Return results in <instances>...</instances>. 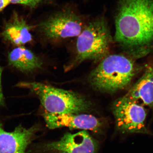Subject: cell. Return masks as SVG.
<instances>
[{"instance_id": "1", "label": "cell", "mask_w": 153, "mask_h": 153, "mask_svg": "<svg viewBox=\"0 0 153 153\" xmlns=\"http://www.w3.org/2000/svg\"><path fill=\"white\" fill-rule=\"evenodd\" d=\"M114 40L127 50L153 44V0H118Z\"/></svg>"}, {"instance_id": "2", "label": "cell", "mask_w": 153, "mask_h": 153, "mask_svg": "<svg viewBox=\"0 0 153 153\" xmlns=\"http://www.w3.org/2000/svg\"><path fill=\"white\" fill-rule=\"evenodd\" d=\"M18 87L27 88L38 97L46 115L79 114L90 107L89 102L77 93L36 82H22Z\"/></svg>"}, {"instance_id": "3", "label": "cell", "mask_w": 153, "mask_h": 153, "mask_svg": "<svg viewBox=\"0 0 153 153\" xmlns=\"http://www.w3.org/2000/svg\"><path fill=\"white\" fill-rule=\"evenodd\" d=\"M89 74L88 81L96 90L113 93L126 87L134 75L132 60L123 55H107Z\"/></svg>"}, {"instance_id": "4", "label": "cell", "mask_w": 153, "mask_h": 153, "mask_svg": "<svg viewBox=\"0 0 153 153\" xmlns=\"http://www.w3.org/2000/svg\"><path fill=\"white\" fill-rule=\"evenodd\" d=\"M105 12L89 19L77 36L74 61L77 64L88 60L98 61L107 56L113 38Z\"/></svg>"}, {"instance_id": "5", "label": "cell", "mask_w": 153, "mask_h": 153, "mask_svg": "<svg viewBox=\"0 0 153 153\" xmlns=\"http://www.w3.org/2000/svg\"><path fill=\"white\" fill-rule=\"evenodd\" d=\"M90 19L82 14L75 4H65L38 26L40 33L50 41L77 37Z\"/></svg>"}, {"instance_id": "6", "label": "cell", "mask_w": 153, "mask_h": 153, "mask_svg": "<svg viewBox=\"0 0 153 153\" xmlns=\"http://www.w3.org/2000/svg\"><path fill=\"white\" fill-rule=\"evenodd\" d=\"M112 109L117 127L123 133L153 135L146 125L147 113L143 105L125 95L114 102Z\"/></svg>"}, {"instance_id": "7", "label": "cell", "mask_w": 153, "mask_h": 153, "mask_svg": "<svg viewBox=\"0 0 153 153\" xmlns=\"http://www.w3.org/2000/svg\"><path fill=\"white\" fill-rule=\"evenodd\" d=\"M98 145L86 131L67 133L57 141L44 143L37 146L38 153H96Z\"/></svg>"}, {"instance_id": "8", "label": "cell", "mask_w": 153, "mask_h": 153, "mask_svg": "<svg viewBox=\"0 0 153 153\" xmlns=\"http://www.w3.org/2000/svg\"><path fill=\"white\" fill-rule=\"evenodd\" d=\"M39 129L38 125L29 128L20 125L13 131H7L0 122V153H26Z\"/></svg>"}, {"instance_id": "9", "label": "cell", "mask_w": 153, "mask_h": 153, "mask_svg": "<svg viewBox=\"0 0 153 153\" xmlns=\"http://www.w3.org/2000/svg\"><path fill=\"white\" fill-rule=\"evenodd\" d=\"M46 125L50 129L66 127L71 128L99 131L101 122L93 115L79 114H63L43 116Z\"/></svg>"}, {"instance_id": "10", "label": "cell", "mask_w": 153, "mask_h": 153, "mask_svg": "<svg viewBox=\"0 0 153 153\" xmlns=\"http://www.w3.org/2000/svg\"><path fill=\"white\" fill-rule=\"evenodd\" d=\"M32 28L25 19L15 13L11 21L6 24L1 35L4 40L16 47L24 46L33 41Z\"/></svg>"}, {"instance_id": "11", "label": "cell", "mask_w": 153, "mask_h": 153, "mask_svg": "<svg viewBox=\"0 0 153 153\" xmlns=\"http://www.w3.org/2000/svg\"><path fill=\"white\" fill-rule=\"evenodd\" d=\"M7 61L11 67L27 74L38 71L43 66L41 57L24 46L16 47L9 52Z\"/></svg>"}, {"instance_id": "12", "label": "cell", "mask_w": 153, "mask_h": 153, "mask_svg": "<svg viewBox=\"0 0 153 153\" xmlns=\"http://www.w3.org/2000/svg\"><path fill=\"white\" fill-rule=\"evenodd\" d=\"M126 95L141 104L153 108V66L146 69Z\"/></svg>"}, {"instance_id": "13", "label": "cell", "mask_w": 153, "mask_h": 153, "mask_svg": "<svg viewBox=\"0 0 153 153\" xmlns=\"http://www.w3.org/2000/svg\"><path fill=\"white\" fill-rule=\"evenodd\" d=\"M42 1V0H10V3L12 4L25 5L31 7H35Z\"/></svg>"}, {"instance_id": "14", "label": "cell", "mask_w": 153, "mask_h": 153, "mask_svg": "<svg viewBox=\"0 0 153 153\" xmlns=\"http://www.w3.org/2000/svg\"><path fill=\"white\" fill-rule=\"evenodd\" d=\"M2 73V68L0 65V106H4L5 105L4 98L3 93L1 85V76Z\"/></svg>"}, {"instance_id": "15", "label": "cell", "mask_w": 153, "mask_h": 153, "mask_svg": "<svg viewBox=\"0 0 153 153\" xmlns=\"http://www.w3.org/2000/svg\"><path fill=\"white\" fill-rule=\"evenodd\" d=\"M10 3V0H0V12L2 11Z\"/></svg>"}, {"instance_id": "16", "label": "cell", "mask_w": 153, "mask_h": 153, "mask_svg": "<svg viewBox=\"0 0 153 153\" xmlns=\"http://www.w3.org/2000/svg\"><path fill=\"white\" fill-rule=\"evenodd\" d=\"M85 1H87V0H85Z\"/></svg>"}]
</instances>
